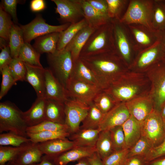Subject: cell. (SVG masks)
<instances>
[{"instance_id":"obj_5","label":"cell","mask_w":165,"mask_h":165,"mask_svg":"<svg viewBox=\"0 0 165 165\" xmlns=\"http://www.w3.org/2000/svg\"><path fill=\"white\" fill-rule=\"evenodd\" d=\"M47 59L50 69L65 89L73 69L74 61L71 52L65 49L57 50L53 54H48Z\"/></svg>"},{"instance_id":"obj_7","label":"cell","mask_w":165,"mask_h":165,"mask_svg":"<svg viewBox=\"0 0 165 165\" xmlns=\"http://www.w3.org/2000/svg\"><path fill=\"white\" fill-rule=\"evenodd\" d=\"M70 23L59 25H50L46 22L41 15H38L29 23L25 25H20L25 43H30L33 39L53 32L60 33L67 29Z\"/></svg>"},{"instance_id":"obj_21","label":"cell","mask_w":165,"mask_h":165,"mask_svg":"<svg viewBox=\"0 0 165 165\" xmlns=\"http://www.w3.org/2000/svg\"><path fill=\"white\" fill-rule=\"evenodd\" d=\"M43 154L39 143L31 142L11 161L18 165H31L40 162Z\"/></svg>"},{"instance_id":"obj_39","label":"cell","mask_w":165,"mask_h":165,"mask_svg":"<svg viewBox=\"0 0 165 165\" xmlns=\"http://www.w3.org/2000/svg\"><path fill=\"white\" fill-rule=\"evenodd\" d=\"M31 141L28 138L23 137L11 132L0 134V146L11 145L18 147Z\"/></svg>"},{"instance_id":"obj_60","label":"cell","mask_w":165,"mask_h":165,"mask_svg":"<svg viewBox=\"0 0 165 165\" xmlns=\"http://www.w3.org/2000/svg\"><path fill=\"white\" fill-rule=\"evenodd\" d=\"M4 165H18L12 161H10L6 163V164Z\"/></svg>"},{"instance_id":"obj_8","label":"cell","mask_w":165,"mask_h":165,"mask_svg":"<svg viewBox=\"0 0 165 165\" xmlns=\"http://www.w3.org/2000/svg\"><path fill=\"white\" fill-rule=\"evenodd\" d=\"M150 83L149 95L155 108L160 112L165 103V62L157 64L146 75Z\"/></svg>"},{"instance_id":"obj_6","label":"cell","mask_w":165,"mask_h":165,"mask_svg":"<svg viewBox=\"0 0 165 165\" xmlns=\"http://www.w3.org/2000/svg\"><path fill=\"white\" fill-rule=\"evenodd\" d=\"M141 136L152 148L165 139V127L160 111L154 109L141 123Z\"/></svg>"},{"instance_id":"obj_32","label":"cell","mask_w":165,"mask_h":165,"mask_svg":"<svg viewBox=\"0 0 165 165\" xmlns=\"http://www.w3.org/2000/svg\"><path fill=\"white\" fill-rule=\"evenodd\" d=\"M24 43L22 32L20 26L14 23L10 30L8 43L13 58L18 57L20 50Z\"/></svg>"},{"instance_id":"obj_24","label":"cell","mask_w":165,"mask_h":165,"mask_svg":"<svg viewBox=\"0 0 165 165\" xmlns=\"http://www.w3.org/2000/svg\"><path fill=\"white\" fill-rule=\"evenodd\" d=\"M122 126L125 137L126 148L129 149L141 137V123L130 116Z\"/></svg>"},{"instance_id":"obj_49","label":"cell","mask_w":165,"mask_h":165,"mask_svg":"<svg viewBox=\"0 0 165 165\" xmlns=\"http://www.w3.org/2000/svg\"><path fill=\"white\" fill-rule=\"evenodd\" d=\"M0 53V70L8 66L13 59L9 45H6L1 48Z\"/></svg>"},{"instance_id":"obj_40","label":"cell","mask_w":165,"mask_h":165,"mask_svg":"<svg viewBox=\"0 0 165 165\" xmlns=\"http://www.w3.org/2000/svg\"><path fill=\"white\" fill-rule=\"evenodd\" d=\"M11 73L15 81H25L26 68L25 62L19 58H13L8 65Z\"/></svg>"},{"instance_id":"obj_3","label":"cell","mask_w":165,"mask_h":165,"mask_svg":"<svg viewBox=\"0 0 165 165\" xmlns=\"http://www.w3.org/2000/svg\"><path fill=\"white\" fill-rule=\"evenodd\" d=\"M23 112L14 103L9 101L0 103V132H9L28 138V127Z\"/></svg>"},{"instance_id":"obj_31","label":"cell","mask_w":165,"mask_h":165,"mask_svg":"<svg viewBox=\"0 0 165 165\" xmlns=\"http://www.w3.org/2000/svg\"><path fill=\"white\" fill-rule=\"evenodd\" d=\"M93 102L90 106L88 113L82 122L80 129H96L100 125L105 116Z\"/></svg>"},{"instance_id":"obj_30","label":"cell","mask_w":165,"mask_h":165,"mask_svg":"<svg viewBox=\"0 0 165 165\" xmlns=\"http://www.w3.org/2000/svg\"><path fill=\"white\" fill-rule=\"evenodd\" d=\"M95 147L96 153L102 160L114 152L109 130L100 132Z\"/></svg>"},{"instance_id":"obj_25","label":"cell","mask_w":165,"mask_h":165,"mask_svg":"<svg viewBox=\"0 0 165 165\" xmlns=\"http://www.w3.org/2000/svg\"><path fill=\"white\" fill-rule=\"evenodd\" d=\"M60 33L53 32L38 37L35 39L33 46L40 54H53L57 51V44Z\"/></svg>"},{"instance_id":"obj_54","label":"cell","mask_w":165,"mask_h":165,"mask_svg":"<svg viewBox=\"0 0 165 165\" xmlns=\"http://www.w3.org/2000/svg\"><path fill=\"white\" fill-rule=\"evenodd\" d=\"M30 8L33 12L42 11L46 8L45 1L43 0H32L30 2Z\"/></svg>"},{"instance_id":"obj_2","label":"cell","mask_w":165,"mask_h":165,"mask_svg":"<svg viewBox=\"0 0 165 165\" xmlns=\"http://www.w3.org/2000/svg\"><path fill=\"white\" fill-rule=\"evenodd\" d=\"M150 81L146 75L126 72L105 90L117 103L126 102L148 94Z\"/></svg>"},{"instance_id":"obj_55","label":"cell","mask_w":165,"mask_h":165,"mask_svg":"<svg viewBox=\"0 0 165 165\" xmlns=\"http://www.w3.org/2000/svg\"><path fill=\"white\" fill-rule=\"evenodd\" d=\"M87 159L91 165H103L102 160L96 152Z\"/></svg>"},{"instance_id":"obj_52","label":"cell","mask_w":165,"mask_h":165,"mask_svg":"<svg viewBox=\"0 0 165 165\" xmlns=\"http://www.w3.org/2000/svg\"><path fill=\"white\" fill-rule=\"evenodd\" d=\"M144 156H137L127 158L123 165H147Z\"/></svg>"},{"instance_id":"obj_22","label":"cell","mask_w":165,"mask_h":165,"mask_svg":"<svg viewBox=\"0 0 165 165\" xmlns=\"http://www.w3.org/2000/svg\"><path fill=\"white\" fill-rule=\"evenodd\" d=\"M71 78L95 86L104 90L94 74L80 58L74 62L73 69Z\"/></svg>"},{"instance_id":"obj_9","label":"cell","mask_w":165,"mask_h":165,"mask_svg":"<svg viewBox=\"0 0 165 165\" xmlns=\"http://www.w3.org/2000/svg\"><path fill=\"white\" fill-rule=\"evenodd\" d=\"M68 98L89 106L97 95L102 90L95 86L71 78L65 88Z\"/></svg>"},{"instance_id":"obj_50","label":"cell","mask_w":165,"mask_h":165,"mask_svg":"<svg viewBox=\"0 0 165 165\" xmlns=\"http://www.w3.org/2000/svg\"><path fill=\"white\" fill-rule=\"evenodd\" d=\"M86 0L98 12L103 15L108 16V7L106 0Z\"/></svg>"},{"instance_id":"obj_17","label":"cell","mask_w":165,"mask_h":165,"mask_svg":"<svg viewBox=\"0 0 165 165\" xmlns=\"http://www.w3.org/2000/svg\"><path fill=\"white\" fill-rule=\"evenodd\" d=\"M95 152V146H75L55 158L53 161L55 165H67L69 162L89 157Z\"/></svg>"},{"instance_id":"obj_34","label":"cell","mask_w":165,"mask_h":165,"mask_svg":"<svg viewBox=\"0 0 165 165\" xmlns=\"http://www.w3.org/2000/svg\"><path fill=\"white\" fill-rule=\"evenodd\" d=\"M40 54L30 43L24 42L20 50L18 57L25 63L42 67L40 61Z\"/></svg>"},{"instance_id":"obj_11","label":"cell","mask_w":165,"mask_h":165,"mask_svg":"<svg viewBox=\"0 0 165 165\" xmlns=\"http://www.w3.org/2000/svg\"><path fill=\"white\" fill-rule=\"evenodd\" d=\"M56 5L55 13L60 16L59 20L64 23H77L84 18L80 5L75 0H52Z\"/></svg>"},{"instance_id":"obj_14","label":"cell","mask_w":165,"mask_h":165,"mask_svg":"<svg viewBox=\"0 0 165 165\" xmlns=\"http://www.w3.org/2000/svg\"><path fill=\"white\" fill-rule=\"evenodd\" d=\"M45 97L64 103L68 99L66 90L50 68H45Z\"/></svg>"},{"instance_id":"obj_35","label":"cell","mask_w":165,"mask_h":165,"mask_svg":"<svg viewBox=\"0 0 165 165\" xmlns=\"http://www.w3.org/2000/svg\"><path fill=\"white\" fill-rule=\"evenodd\" d=\"M28 137L34 143H40L57 138L68 137V132L64 131H42L35 133H27Z\"/></svg>"},{"instance_id":"obj_62","label":"cell","mask_w":165,"mask_h":165,"mask_svg":"<svg viewBox=\"0 0 165 165\" xmlns=\"http://www.w3.org/2000/svg\"><path fill=\"white\" fill-rule=\"evenodd\" d=\"M163 120H164V125H165V119H163Z\"/></svg>"},{"instance_id":"obj_43","label":"cell","mask_w":165,"mask_h":165,"mask_svg":"<svg viewBox=\"0 0 165 165\" xmlns=\"http://www.w3.org/2000/svg\"><path fill=\"white\" fill-rule=\"evenodd\" d=\"M2 75V81L0 91L1 100L7 93L12 86L16 84L8 67L6 66L0 70Z\"/></svg>"},{"instance_id":"obj_16","label":"cell","mask_w":165,"mask_h":165,"mask_svg":"<svg viewBox=\"0 0 165 165\" xmlns=\"http://www.w3.org/2000/svg\"><path fill=\"white\" fill-rule=\"evenodd\" d=\"M26 73L25 81L34 89L37 97H45V69L25 63Z\"/></svg>"},{"instance_id":"obj_23","label":"cell","mask_w":165,"mask_h":165,"mask_svg":"<svg viewBox=\"0 0 165 165\" xmlns=\"http://www.w3.org/2000/svg\"><path fill=\"white\" fill-rule=\"evenodd\" d=\"M101 131L96 129H80L68 137L75 146L94 147Z\"/></svg>"},{"instance_id":"obj_41","label":"cell","mask_w":165,"mask_h":165,"mask_svg":"<svg viewBox=\"0 0 165 165\" xmlns=\"http://www.w3.org/2000/svg\"><path fill=\"white\" fill-rule=\"evenodd\" d=\"M109 130L114 151L126 148L125 137L122 126L114 127Z\"/></svg>"},{"instance_id":"obj_47","label":"cell","mask_w":165,"mask_h":165,"mask_svg":"<svg viewBox=\"0 0 165 165\" xmlns=\"http://www.w3.org/2000/svg\"><path fill=\"white\" fill-rule=\"evenodd\" d=\"M165 156V139L159 145L151 148L144 156L146 162H148L159 157Z\"/></svg>"},{"instance_id":"obj_63","label":"cell","mask_w":165,"mask_h":165,"mask_svg":"<svg viewBox=\"0 0 165 165\" xmlns=\"http://www.w3.org/2000/svg\"></svg>"},{"instance_id":"obj_59","label":"cell","mask_w":165,"mask_h":165,"mask_svg":"<svg viewBox=\"0 0 165 165\" xmlns=\"http://www.w3.org/2000/svg\"><path fill=\"white\" fill-rule=\"evenodd\" d=\"M160 112L162 118L163 119H165V103L161 108Z\"/></svg>"},{"instance_id":"obj_10","label":"cell","mask_w":165,"mask_h":165,"mask_svg":"<svg viewBox=\"0 0 165 165\" xmlns=\"http://www.w3.org/2000/svg\"><path fill=\"white\" fill-rule=\"evenodd\" d=\"M64 106L65 124L70 135L79 129L80 124L86 116L89 106L69 98L64 103Z\"/></svg>"},{"instance_id":"obj_29","label":"cell","mask_w":165,"mask_h":165,"mask_svg":"<svg viewBox=\"0 0 165 165\" xmlns=\"http://www.w3.org/2000/svg\"><path fill=\"white\" fill-rule=\"evenodd\" d=\"M162 47H155L143 53L138 61V67L143 68L155 61L158 64L165 62V51Z\"/></svg>"},{"instance_id":"obj_20","label":"cell","mask_w":165,"mask_h":165,"mask_svg":"<svg viewBox=\"0 0 165 165\" xmlns=\"http://www.w3.org/2000/svg\"><path fill=\"white\" fill-rule=\"evenodd\" d=\"M46 101L45 97H37L31 107L23 112L24 119L28 127L36 125L45 120Z\"/></svg>"},{"instance_id":"obj_58","label":"cell","mask_w":165,"mask_h":165,"mask_svg":"<svg viewBox=\"0 0 165 165\" xmlns=\"http://www.w3.org/2000/svg\"><path fill=\"white\" fill-rule=\"evenodd\" d=\"M74 165H91V164L87 158H86L79 160L78 163Z\"/></svg>"},{"instance_id":"obj_18","label":"cell","mask_w":165,"mask_h":165,"mask_svg":"<svg viewBox=\"0 0 165 165\" xmlns=\"http://www.w3.org/2000/svg\"><path fill=\"white\" fill-rule=\"evenodd\" d=\"M96 29L88 25L80 30L64 49L70 51L73 61L80 57L81 50L89 37Z\"/></svg>"},{"instance_id":"obj_13","label":"cell","mask_w":165,"mask_h":165,"mask_svg":"<svg viewBox=\"0 0 165 165\" xmlns=\"http://www.w3.org/2000/svg\"><path fill=\"white\" fill-rule=\"evenodd\" d=\"M130 116L125 102L118 103L105 114L99 128L103 131L122 126Z\"/></svg>"},{"instance_id":"obj_53","label":"cell","mask_w":165,"mask_h":165,"mask_svg":"<svg viewBox=\"0 0 165 165\" xmlns=\"http://www.w3.org/2000/svg\"><path fill=\"white\" fill-rule=\"evenodd\" d=\"M133 32L135 38L138 42L143 44L150 43V40L149 37L145 33L136 29L134 30Z\"/></svg>"},{"instance_id":"obj_56","label":"cell","mask_w":165,"mask_h":165,"mask_svg":"<svg viewBox=\"0 0 165 165\" xmlns=\"http://www.w3.org/2000/svg\"><path fill=\"white\" fill-rule=\"evenodd\" d=\"M147 165H165V156L148 162Z\"/></svg>"},{"instance_id":"obj_26","label":"cell","mask_w":165,"mask_h":165,"mask_svg":"<svg viewBox=\"0 0 165 165\" xmlns=\"http://www.w3.org/2000/svg\"><path fill=\"white\" fill-rule=\"evenodd\" d=\"M45 115V120L65 124L64 103L46 99Z\"/></svg>"},{"instance_id":"obj_42","label":"cell","mask_w":165,"mask_h":165,"mask_svg":"<svg viewBox=\"0 0 165 165\" xmlns=\"http://www.w3.org/2000/svg\"><path fill=\"white\" fill-rule=\"evenodd\" d=\"M11 18L0 6V36L8 43L10 30L14 23Z\"/></svg>"},{"instance_id":"obj_1","label":"cell","mask_w":165,"mask_h":165,"mask_svg":"<svg viewBox=\"0 0 165 165\" xmlns=\"http://www.w3.org/2000/svg\"><path fill=\"white\" fill-rule=\"evenodd\" d=\"M79 58L94 73L104 90L126 72L119 57L113 51Z\"/></svg>"},{"instance_id":"obj_36","label":"cell","mask_w":165,"mask_h":165,"mask_svg":"<svg viewBox=\"0 0 165 165\" xmlns=\"http://www.w3.org/2000/svg\"><path fill=\"white\" fill-rule=\"evenodd\" d=\"M93 102L104 114L108 112L118 103L105 90H102L100 91L95 97Z\"/></svg>"},{"instance_id":"obj_4","label":"cell","mask_w":165,"mask_h":165,"mask_svg":"<svg viewBox=\"0 0 165 165\" xmlns=\"http://www.w3.org/2000/svg\"><path fill=\"white\" fill-rule=\"evenodd\" d=\"M112 28L109 22L96 29L82 49L80 57L113 51Z\"/></svg>"},{"instance_id":"obj_38","label":"cell","mask_w":165,"mask_h":165,"mask_svg":"<svg viewBox=\"0 0 165 165\" xmlns=\"http://www.w3.org/2000/svg\"><path fill=\"white\" fill-rule=\"evenodd\" d=\"M31 142V141L18 147L0 146V165H4L9 162L12 161Z\"/></svg>"},{"instance_id":"obj_48","label":"cell","mask_w":165,"mask_h":165,"mask_svg":"<svg viewBox=\"0 0 165 165\" xmlns=\"http://www.w3.org/2000/svg\"><path fill=\"white\" fill-rule=\"evenodd\" d=\"M154 20L157 26L161 29H165V4L157 6L154 13Z\"/></svg>"},{"instance_id":"obj_12","label":"cell","mask_w":165,"mask_h":165,"mask_svg":"<svg viewBox=\"0 0 165 165\" xmlns=\"http://www.w3.org/2000/svg\"><path fill=\"white\" fill-rule=\"evenodd\" d=\"M125 103L130 116L141 123L155 109L153 101L148 94L134 98Z\"/></svg>"},{"instance_id":"obj_27","label":"cell","mask_w":165,"mask_h":165,"mask_svg":"<svg viewBox=\"0 0 165 165\" xmlns=\"http://www.w3.org/2000/svg\"><path fill=\"white\" fill-rule=\"evenodd\" d=\"M122 20L130 23L148 25L145 8L142 4L138 2H134L130 4Z\"/></svg>"},{"instance_id":"obj_61","label":"cell","mask_w":165,"mask_h":165,"mask_svg":"<svg viewBox=\"0 0 165 165\" xmlns=\"http://www.w3.org/2000/svg\"><path fill=\"white\" fill-rule=\"evenodd\" d=\"M164 42L163 43V45L162 46V48L165 51V35L164 37Z\"/></svg>"},{"instance_id":"obj_37","label":"cell","mask_w":165,"mask_h":165,"mask_svg":"<svg viewBox=\"0 0 165 165\" xmlns=\"http://www.w3.org/2000/svg\"><path fill=\"white\" fill-rule=\"evenodd\" d=\"M42 131H64L68 132L67 126L65 124L55 123L45 120L34 126L28 127L27 133H33Z\"/></svg>"},{"instance_id":"obj_15","label":"cell","mask_w":165,"mask_h":165,"mask_svg":"<svg viewBox=\"0 0 165 165\" xmlns=\"http://www.w3.org/2000/svg\"><path fill=\"white\" fill-rule=\"evenodd\" d=\"M39 145L43 153L53 160L60 155L75 146L74 142L67 138L40 143Z\"/></svg>"},{"instance_id":"obj_28","label":"cell","mask_w":165,"mask_h":165,"mask_svg":"<svg viewBox=\"0 0 165 165\" xmlns=\"http://www.w3.org/2000/svg\"><path fill=\"white\" fill-rule=\"evenodd\" d=\"M87 25L85 18L77 23L71 24L67 29L60 33L57 44V50L62 51L64 50L77 33Z\"/></svg>"},{"instance_id":"obj_57","label":"cell","mask_w":165,"mask_h":165,"mask_svg":"<svg viewBox=\"0 0 165 165\" xmlns=\"http://www.w3.org/2000/svg\"><path fill=\"white\" fill-rule=\"evenodd\" d=\"M53 160L45 156L42 157V160L39 163L31 165H53L51 162Z\"/></svg>"},{"instance_id":"obj_51","label":"cell","mask_w":165,"mask_h":165,"mask_svg":"<svg viewBox=\"0 0 165 165\" xmlns=\"http://www.w3.org/2000/svg\"><path fill=\"white\" fill-rule=\"evenodd\" d=\"M108 7V16L110 18L116 16L120 7L121 1L119 0H106Z\"/></svg>"},{"instance_id":"obj_19","label":"cell","mask_w":165,"mask_h":165,"mask_svg":"<svg viewBox=\"0 0 165 165\" xmlns=\"http://www.w3.org/2000/svg\"><path fill=\"white\" fill-rule=\"evenodd\" d=\"M81 7L88 26L96 29L109 22L110 18L95 9L86 0H75Z\"/></svg>"},{"instance_id":"obj_46","label":"cell","mask_w":165,"mask_h":165,"mask_svg":"<svg viewBox=\"0 0 165 165\" xmlns=\"http://www.w3.org/2000/svg\"><path fill=\"white\" fill-rule=\"evenodd\" d=\"M20 1L17 0H2L0 6L4 11L9 14L13 19L15 24H18L16 14V6Z\"/></svg>"},{"instance_id":"obj_33","label":"cell","mask_w":165,"mask_h":165,"mask_svg":"<svg viewBox=\"0 0 165 165\" xmlns=\"http://www.w3.org/2000/svg\"><path fill=\"white\" fill-rule=\"evenodd\" d=\"M113 31L114 39L118 51L123 58L129 61L130 58V49L125 35L119 25L114 23Z\"/></svg>"},{"instance_id":"obj_45","label":"cell","mask_w":165,"mask_h":165,"mask_svg":"<svg viewBox=\"0 0 165 165\" xmlns=\"http://www.w3.org/2000/svg\"><path fill=\"white\" fill-rule=\"evenodd\" d=\"M151 148L145 139L141 136L138 141L129 149L127 158L137 156H145Z\"/></svg>"},{"instance_id":"obj_44","label":"cell","mask_w":165,"mask_h":165,"mask_svg":"<svg viewBox=\"0 0 165 165\" xmlns=\"http://www.w3.org/2000/svg\"><path fill=\"white\" fill-rule=\"evenodd\" d=\"M129 149L113 152L102 160L103 165H123L127 157Z\"/></svg>"}]
</instances>
